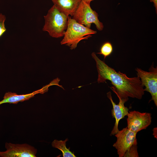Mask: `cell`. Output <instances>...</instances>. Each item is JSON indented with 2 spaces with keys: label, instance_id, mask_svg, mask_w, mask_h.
<instances>
[{
  "label": "cell",
  "instance_id": "obj_8",
  "mask_svg": "<svg viewBox=\"0 0 157 157\" xmlns=\"http://www.w3.org/2000/svg\"><path fill=\"white\" fill-rule=\"evenodd\" d=\"M6 150L0 151L1 157H35L37 150L34 147L27 144H14L6 142Z\"/></svg>",
  "mask_w": 157,
  "mask_h": 157
},
{
  "label": "cell",
  "instance_id": "obj_16",
  "mask_svg": "<svg viewBox=\"0 0 157 157\" xmlns=\"http://www.w3.org/2000/svg\"><path fill=\"white\" fill-rule=\"evenodd\" d=\"M150 1L151 2H153L154 3V6L156 8L157 10V0H150Z\"/></svg>",
  "mask_w": 157,
  "mask_h": 157
},
{
  "label": "cell",
  "instance_id": "obj_10",
  "mask_svg": "<svg viewBox=\"0 0 157 157\" xmlns=\"http://www.w3.org/2000/svg\"><path fill=\"white\" fill-rule=\"evenodd\" d=\"M55 85H56V83L54 80L49 84L30 93L24 94H18L15 93L11 92H6L4 95L3 99L0 101V105L6 103L16 104L19 102L28 100L33 97L36 94H43L47 92L49 86Z\"/></svg>",
  "mask_w": 157,
  "mask_h": 157
},
{
  "label": "cell",
  "instance_id": "obj_15",
  "mask_svg": "<svg viewBox=\"0 0 157 157\" xmlns=\"http://www.w3.org/2000/svg\"><path fill=\"white\" fill-rule=\"evenodd\" d=\"M6 20L5 16L1 13H0V37L6 31L5 26Z\"/></svg>",
  "mask_w": 157,
  "mask_h": 157
},
{
  "label": "cell",
  "instance_id": "obj_2",
  "mask_svg": "<svg viewBox=\"0 0 157 157\" xmlns=\"http://www.w3.org/2000/svg\"><path fill=\"white\" fill-rule=\"evenodd\" d=\"M68 17L53 5L44 16L45 23L43 31L48 32L53 38L63 37L67 27Z\"/></svg>",
  "mask_w": 157,
  "mask_h": 157
},
{
  "label": "cell",
  "instance_id": "obj_11",
  "mask_svg": "<svg viewBox=\"0 0 157 157\" xmlns=\"http://www.w3.org/2000/svg\"><path fill=\"white\" fill-rule=\"evenodd\" d=\"M82 0H52L53 5L60 12L72 17Z\"/></svg>",
  "mask_w": 157,
  "mask_h": 157
},
{
  "label": "cell",
  "instance_id": "obj_1",
  "mask_svg": "<svg viewBox=\"0 0 157 157\" xmlns=\"http://www.w3.org/2000/svg\"><path fill=\"white\" fill-rule=\"evenodd\" d=\"M91 55L96 63L98 83L106 82L107 80L110 81L113 85L110 89L122 99H129V97L139 99L142 98L144 93V87L139 77L130 78L120 71L117 72L101 60L94 52Z\"/></svg>",
  "mask_w": 157,
  "mask_h": 157
},
{
  "label": "cell",
  "instance_id": "obj_5",
  "mask_svg": "<svg viewBox=\"0 0 157 157\" xmlns=\"http://www.w3.org/2000/svg\"><path fill=\"white\" fill-rule=\"evenodd\" d=\"M137 76L141 79L142 84L145 86L144 91L150 93L151 100L154 101L157 106V67L154 68L153 64L149 69V72L144 71L137 67L135 69Z\"/></svg>",
  "mask_w": 157,
  "mask_h": 157
},
{
  "label": "cell",
  "instance_id": "obj_7",
  "mask_svg": "<svg viewBox=\"0 0 157 157\" xmlns=\"http://www.w3.org/2000/svg\"><path fill=\"white\" fill-rule=\"evenodd\" d=\"M137 133L129 129L126 127L114 135L117 138L113 146L117 150L119 157H123L126 152L134 143L137 142Z\"/></svg>",
  "mask_w": 157,
  "mask_h": 157
},
{
  "label": "cell",
  "instance_id": "obj_17",
  "mask_svg": "<svg viewBox=\"0 0 157 157\" xmlns=\"http://www.w3.org/2000/svg\"><path fill=\"white\" fill-rule=\"evenodd\" d=\"M83 0L84 1H85V2L88 3H90V2L94 0Z\"/></svg>",
  "mask_w": 157,
  "mask_h": 157
},
{
  "label": "cell",
  "instance_id": "obj_9",
  "mask_svg": "<svg viewBox=\"0 0 157 157\" xmlns=\"http://www.w3.org/2000/svg\"><path fill=\"white\" fill-rule=\"evenodd\" d=\"M107 97L110 100L113 106L111 110V115L113 118L115 119V122L114 127L111 131L110 135H114L119 131L118 126L120 120L124 118L126 116H127L129 113V109L124 106V103L128 99H122L117 97L119 101L117 104H116L113 101L111 95V92L109 91L107 93Z\"/></svg>",
  "mask_w": 157,
  "mask_h": 157
},
{
  "label": "cell",
  "instance_id": "obj_3",
  "mask_svg": "<svg viewBox=\"0 0 157 157\" xmlns=\"http://www.w3.org/2000/svg\"><path fill=\"white\" fill-rule=\"evenodd\" d=\"M97 33L96 31L78 23L69 16L67 27L60 44L69 47L71 50L74 49L81 40L88 39L92 36L91 35Z\"/></svg>",
  "mask_w": 157,
  "mask_h": 157
},
{
  "label": "cell",
  "instance_id": "obj_6",
  "mask_svg": "<svg viewBox=\"0 0 157 157\" xmlns=\"http://www.w3.org/2000/svg\"><path fill=\"white\" fill-rule=\"evenodd\" d=\"M127 116V128L137 133L146 129L151 123V114L149 113L132 111L129 112Z\"/></svg>",
  "mask_w": 157,
  "mask_h": 157
},
{
  "label": "cell",
  "instance_id": "obj_13",
  "mask_svg": "<svg viewBox=\"0 0 157 157\" xmlns=\"http://www.w3.org/2000/svg\"><path fill=\"white\" fill-rule=\"evenodd\" d=\"M113 51V47L111 43L106 42L104 43L100 49V52L97 53L103 55L104 59L110 55Z\"/></svg>",
  "mask_w": 157,
  "mask_h": 157
},
{
  "label": "cell",
  "instance_id": "obj_4",
  "mask_svg": "<svg viewBox=\"0 0 157 157\" xmlns=\"http://www.w3.org/2000/svg\"><path fill=\"white\" fill-rule=\"evenodd\" d=\"M72 18L78 23L90 28L92 24L99 31L103 30V24L98 19V13L91 8L90 3L82 0L73 16Z\"/></svg>",
  "mask_w": 157,
  "mask_h": 157
},
{
  "label": "cell",
  "instance_id": "obj_12",
  "mask_svg": "<svg viewBox=\"0 0 157 157\" xmlns=\"http://www.w3.org/2000/svg\"><path fill=\"white\" fill-rule=\"evenodd\" d=\"M68 140L67 138L65 140H54L52 142V147L60 150L62 152L63 157H76L74 153L69 150L70 148H67L66 142Z\"/></svg>",
  "mask_w": 157,
  "mask_h": 157
},
{
  "label": "cell",
  "instance_id": "obj_14",
  "mask_svg": "<svg viewBox=\"0 0 157 157\" xmlns=\"http://www.w3.org/2000/svg\"><path fill=\"white\" fill-rule=\"evenodd\" d=\"M137 142L133 144L126 152L123 157H138Z\"/></svg>",
  "mask_w": 157,
  "mask_h": 157
}]
</instances>
